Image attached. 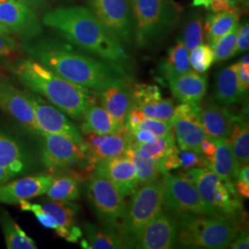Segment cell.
Returning a JSON list of instances; mask_svg holds the SVG:
<instances>
[{"mask_svg": "<svg viewBox=\"0 0 249 249\" xmlns=\"http://www.w3.org/2000/svg\"><path fill=\"white\" fill-rule=\"evenodd\" d=\"M22 49L66 80L95 92L121 82H131L127 71L115 63L80 53L72 46L49 39L26 41Z\"/></svg>", "mask_w": 249, "mask_h": 249, "instance_id": "6da1fadb", "label": "cell"}, {"mask_svg": "<svg viewBox=\"0 0 249 249\" xmlns=\"http://www.w3.org/2000/svg\"><path fill=\"white\" fill-rule=\"evenodd\" d=\"M45 26L58 31L71 43L101 59L130 70L131 60L123 44L112 36L88 8L62 7L46 12Z\"/></svg>", "mask_w": 249, "mask_h": 249, "instance_id": "7a4b0ae2", "label": "cell"}, {"mask_svg": "<svg viewBox=\"0 0 249 249\" xmlns=\"http://www.w3.org/2000/svg\"><path fill=\"white\" fill-rule=\"evenodd\" d=\"M9 70L27 89L75 121L80 122L87 107L96 102L95 91L64 79L34 58L9 65Z\"/></svg>", "mask_w": 249, "mask_h": 249, "instance_id": "3957f363", "label": "cell"}, {"mask_svg": "<svg viewBox=\"0 0 249 249\" xmlns=\"http://www.w3.org/2000/svg\"><path fill=\"white\" fill-rule=\"evenodd\" d=\"M178 221V244L187 249H226L243 228V220L223 215L184 216Z\"/></svg>", "mask_w": 249, "mask_h": 249, "instance_id": "277c9868", "label": "cell"}, {"mask_svg": "<svg viewBox=\"0 0 249 249\" xmlns=\"http://www.w3.org/2000/svg\"><path fill=\"white\" fill-rule=\"evenodd\" d=\"M131 195L130 201L125 204L124 216L118 228L125 249H134L146 225L162 211L164 180L142 185Z\"/></svg>", "mask_w": 249, "mask_h": 249, "instance_id": "5b68a950", "label": "cell"}, {"mask_svg": "<svg viewBox=\"0 0 249 249\" xmlns=\"http://www.w3.org/2000/svg\"><path fill=\"white\" fill-rule=\"evenodd\" d=\"M133 36L137 45L157 42L177 24L178 9L173 0H130Z\"/></svg>", "mask_w": 249, "mask_h": 249, "instance_id": "8992f818", "label": "cell"}, {"mask_svg": "<svg viewBox=\"0 0 249 249\" xmlns=\"http://www.w3.org/2000/svg\"><path fill=\"white\" fill-rule=\"evenodd\" d=\"M179 176L192 182L206 204L223 216L244 220L241 196L233 183L224 182L209 168L183 169Z\"/></svg>", "mask_w": 249, "mask_h": 249, "instance_id": "52a82bcc", "label": "cell"}, {"mask_svg": "<svg viewBox=\"0 0 249 249\" xmlns=\"http://www.w3.org/2000/svg\"><path fill=\"white\" fill-rule=\"evenodd\" d=\"M39 138L41 140L39 160L48 173L54 177L70 170L94 169L87 160L84 142L78 144L57 134L42 133Z\"/></svg>", "mask_w": 249, "mask_h": 249, "instance_id": "ba28073f", "label": "cell"}, {"mask_svg": "<svg viewBox=\"0 0 249 249\" xmlns=\"http://www.w3.org/2000/svg\"><path fill=\"white\" fill-rule=\"evenodd\" d=\"M162 210L176 217L221 215L205 203L195 185L181 176L165 175Z\"/></svg>", "mask_w": 249, "mask_h": 249, "instance_id": "9c48e42d", "label": "cell"}, {"mask_svg": "<svg viewBox=\"0 0 249 249\" xmlns=\"http://www.w3.org/2000/svg\"><path fill=\"white\" fill-rule=\"evenodd\" d=\"M92 212L105 226L118 231L125 210L124 196L110 181L91 175L85 187Z\"/></svg>", "mask_w": 249, "mask_h": 249, "instance_id": "30bf717a", "label": "cell"}, {"mask_svg": "<svg viewBox=\"0 0 249 249\" xmlns=\"http://www.w3.org/2000/svg\"><path fill=\"white\" fill-rule=\"evenodd\" d=\"M36 155L18 137L0 128V186L36 171Z\"/></svg>", "mask_w": 249, "mask_h": 249, "instance_id": "8fae6325", "label": "cell"}, {"mask_svg": "<svg viewBox=\"0 0 249 249\" xmlns=\"http://www.w3.org/2000/svg\"><path fill=\"white\" fill-rule=\"evenodd\" d=\"M89 9L107 31L123 45H130L133 18L130 0H88Z\"/></svg>", "mask_w": 249, "mask_h": 249, "instance_id": "7c38bea8", "label": "cell"}, {"mask_svg": "<svg viewBox=\"0 0 249 249\" xmlns=\"http://www.w3.org/2000/svg\"><path fill=\"white\" fill-rule=\"evenodd\" d=\"M26 92L42 133L61 135L74 142L83 144V134L63 112L35 92L29 89H26Z\"/></svg>", "mask_w": 249, "mask_h": 249, "instance_id": "4fadbf2b", "label": "cell"}, {"mask_svg": "<svg viewBox=\"0 0 249 249\" xmlns=\"http://www.w3.org/2000/svg\"><path fill=\"white\" fill-rule=\"evenodd\" d=\"M0 110L17 121L29 133L40 137L42 131L36 123L26 89H19L9 80L0 78Z\"/></svg>", "mask_w": 249, "mask_h": 249, "instance_id": "5bb4252c", "label": "cell"}, {"mask_svg": "<svg viewBox=\"0 0 249 249\" xmlns=\"http://www.w3.org/2000/svg\"><path fill=\"white\" fill-rule=\"evenodd\" d=\"M171 121L178 148L201 153L200 145L207 135L198 117V106L182 103L175 107Z\"/></svg>", "mask_w": 249, "mask_h": 249, "instance_id": "9a60e30c", "label": "cell"}, {"mask_svg": "<svg viewBox=\"0 0 249 249\" xmlns=\"http://www.w3.org/2000/svg\"><path fill=\"white\" fill-rule=\"evenodd\" d=\"M0 22L12 36L30 41L42 33L36 10L18 0L0 2Z\"/></svg>", "mask_w": 249, "mask_h": 249, "instance_id": "2e32d148", "label": "cell"}, {"mask_svg": "<svg viewBox=\"0 0 249 249\" xmlns=\"http://www.w3.org/2000/svg\"><path fill=\"white\" fill-rule=\"evenodd\" d=\"M178 219L162 210L143 229L134 249H174L178 245Z\"/></svg>", "mask_w": 249, "mask_h": 249, "instance_id": "e0dca14e", "label": "cell"}, {"mask_svg": "<svg viewBox=\"0 0 249 249\" xmlns=\"http://www.w3.org/2000/svg\"><path fill=\"white\" fill-rule=\"evenodd\" d=\"M92 175L110 181L124 197L131 195L140 186L136 166L124 153L100 161L95 165Z\"/></svg>", "mask_w": 249, "mask_h": 249, "instance_id": "ac0fdd59", "label": "cell"}, {"mask_svg": "<svg viewBox=\"0 0 249 249\" xmlns=\"http://www.w3.org/2000/svg\"><path fill=\"white\" fill-rule=\"evenodd\" d=\"M53 178L50 173H38L13 179L0 186V203L18 204L45 195Z\"/></svg>", "mask_w": 249, "mask_h": 249, "instance_id": "d6986e66", "label": "cell"}, {"mask_svg": "<svg viewBox=\"0 0 249 249\" xmlns=\"http://www.w3.org/2000/svg\"><path fill=\"white\" fill-rule=\"evenodd\" d=\"M82 134L87 160L94 167L102 160L124 154L130 144L127 129L124 133Z\"/></svg>", "mask_w": 249, "mask_h": 249, "instance_id": "ffe728a7", "label": "cell"}, {"mask_svg": "<svg viewBox=\"0 0 249 249\" xmlns=\"http://www.w3.org/2000/svg\"><path fill=\"white\" fill-rule=\"evenodd\" d=\"M241 116H234L228 108L212 100L198 105V117L207 136L229 139L233 126Z\"/></svg>", "mask_w": 249, "mask_h": 249, "instance_id": "44dd1931", "label": "cell"}, {"mask_svg": "<svg viewBox=\"0 0 249 249\" xmlns=\"http://www.w3.org/2000/svg\"><path fill=\"white\" fill-rule=\"evenodd\" d=\"M40 205L45 213L50 214L58 227L55 233L69 242L77 243L82 237V231L75 225L76 215L80 212V207L73 201L53 200L51 198L42 199Z\"/></svg>", "mask_w": 249, "mask_h": 249, "instance_id": "7402d4cb", "label": "cell"}, {"mask_svg": "<svg viewBox=\"0 0 249 249\" xmlns=\"http://www.w3.org/2000/svg\"><path fill=\"white\" fill-rule=\"evenodd\" d=\"M166 80L173 95L181 103L198 106L207 93L208 77L205 73L192 70Z\"/></svg>", "mask_w": 249, "mask_h": 249, "instance_id": "603a6c76", "label": "cell"}, {"mask_svg": "<svg viewBox=\"0 0 249 249\" xmlns=\"http://www.w3.org/2000/svg\"><path fill=\"white\" fill-rule=\"evenodd\" d=\"M102 107L112 116L116 124L124 126L126 116L132 107V89L130 82H121L95 92Z\"/></svg>", "mask_w": 249, "mask_h": 249, "instance_id": "cb8c5ba5", "label": "cell"}, {"mask_svg": "<svg viewBox=\"0 0 249 249\" xmlns=\"http://www.w3.org/2000/svg\"><path fill=\"white\" fill-rule=\"evenodd\" d=\"M92 171L86 168L70 170L55 176L51 186L46 191V196L53 200L74 201L80 196V183L88 180Z\"/></svg>", "mask_w": 249, "mask_h": 249, "instance_id": "d4e9b609", "label": "cell"}, {"mask_svg": "<svg viewBox=\"0 0 249 249\" xmlns=\"http://www.w3.org/2000/svg\"><path fill=\"white\" fill-rule=\"evenodd\" d=\"M216 151L209 160L208 168L212 170L224 182L234 183L237 178L239 163L234 158L229 139L214 138Z\"/></svg>", "mask_w": 249, "mask_h": 249, "instance_id": "484cf974", "label": "cell"}, {"mask_svg": "<svg viewBox=\"0 0 249 249\" xmlns=\"http://www.w3.org/2000/svg\"><path fill=\"white\" fill-rule=\"evenodd\" d=\"M236 73V63L218 72L215 86L214 99L224 107L238 104L245 98Z\"/></svg>", "mask_w": 249, "mask_h": 249, "instance_id": "4316f807", "label": "cell"}, {"mask_svg": "<svg viewBox=\"0 0 249 249\" xmlns=\"http://www.w3.org/2000/svg\"><path fill=\"white\" fill-rule=\"evenodd\" d=\"M80 125L81 132L95 134L124 133L125 126H120L107 113L103 107H100L96 102H93L87 107Z\"/></svg>", "mask_w": 249, "mask_h": 249, "instance_id": "83f0119b", "label": "cell"}, {"mask_svg": "<svg viewBox=\"0 0 249 249\" xmlns=\"http://www.w3.org/2000/svg\"><path fill=\"white\" fill-rule=\"evenodd\" d=\"M85 238H81V248L85 249H125L119 232L107 226L91 223L84 224Z\"/></svg>", "mask_w": 249, "mask_h": 249, "instance_id": "f1b7e54d", "label": "cell"}, {"mask_svg": "<svg viewBox=\"0 0 249 249\" xmlns=\"http://www.w3.org/2000/svg\"><path fill=\"white\" fill-rule=\"evenodd\" d=\"M240 16L241 10L238 7L208 14L205 19V37L212 48L221 37L231 31L234 24L238 22Z\"/></svg>", "mask_w": 249, "mask_h": 249, "instance_id": "f546056e", "label": "cell"}, {"mask_svg": "<svg viewBox=\"0 0 249 249\" xmlns=\"http://www.w3.org/2000/svg\"><path fill=\"white\" fill-rule=\"evenodd\" d=\"M209 160L202 153L190 150H181L175 147L169 155L160 162V173L165 176L169 172L178 168L187 169L191 167L208 168Z\"/></svg>", "mask_w": 249, "mask_h": 249, "instance_id": "4dcf8cb0", "label": "cell"}, {"mask_svg": "<svg viewBox=\"0 0 249 249\" xmlns=\"http://www.w3.org/2000/svg\"><path fill=\"white\" fill-rule=\"evenodd\" d=\"M0 227L8 249H36L33 238L27 235L6 210H0Z\"/></svg>", "mask_w": 249, "mask_h": 249, "instance_id": "1f68e13d", "label": "cell"}, {"mask_svg": "<svg viewBox=\"0 0 249 249\" xmlns=\"http://www.w3.org/2000/svg\"><path fill=\"white\" fill-rule=\"evenodd\" d=\"M160 70L165 80L192 71L189 62V50L181 41L170 49L167 57L160 65Z\"/></svg>", "mask_w": 249, "mask_h": 249, "instance_id": "d6a6232c", "label": "cell"}, {"mask_svg": "<svg viewBox=\"0 0 249 249\" xmlns=\"http://www.w3.org/2000/svg\"><path fill=\"white\" fill-rule=\"evenodd\" d=\"M231 150L234 158L240 166L249 164V128L248 117L245 114L240 116L235 123L229 137Z\"/></svg>", "mask_w": 249, "mask_h": 249, "instance_id": "836d02e7", "label": "cell"}, {"mask_svg": "<svg viewBox=\"0 0 249 249\" xmlns=\"http://www.w3.org/2000/svg\"><path fill=\"white\" fill-rule=\"evenodd\" d=\"M138 151L142 156L160 162L165 157H167L170 152L177 146L176 137L173 133L164 136L156 137L152 142L137 145H129Z\"/></svg>", "mask_w": 249, "mask_h": 249, "instance_id": "e575fe53", "label": "cell"}, {"mask_svg": "<svg viewBox=\"0 0 249 249\" xmlns=\"http://www.w3.org/2000/svg\"><path fill=\"white\" fill-rule=\"evenodd\" d=\"M124 154L132 160L136 166L140 185L150 184L158 180L161 175L160 162L143 157L131 146H128Z\"/></svg>", "mask_w": 249, "mask_h": 249, "instance_id": "d590c367", "label": "cell"}, {"mask_svg": "<svg viewBox=\"0 0 249 249\" xmlns=\"http://www.w3.org/2000/svg\"><path fill=\"white\" fill-rule=\"evenodd\" d=\"M175 104L168 99H160L153 100L142 106L137 107L136 109L142 111L143 115L147 117L155 118L159 120L171 121L174 116ZM135 108V107H134Z\"/></svg>", "mask_w": 249, "mask_h": 249, "instance_id": "8d00e7d4", "label": "cell"}, {"mask_svg": "<svg viewBox=\"0 0 249 249\" xmlns=\"http://www.w3.org/2000/svg\"><path fill=\"white\" fill-rule=\"evenodd\" d=\"M180 41L189 51L203 43V18L200 15L194 13L187 19Z\"/></svg>", "mask_w": 249, "mask_h": 249, "instance_id": "74e56055", "label": "cell"}, {"mask_svg": "<svg viewBox=\"0 0 249 249\" xmlns=\"http://www.w3.org/2000/svg\"><path fill=\"white\" fill-rule=\"evenodd\" d=\"M191 69L198 73H205L215 62L213 49L209 44H200L189 51Z\"/></svg>", "mask_w": 249, "mask_h": 249, "instance_id": "f35d334b", "label": "cell"}, {"mask_svg": "<svg viewBox=\"0 0 249 249\" xmlns=\"http://www.w3.org/2000/svg\"><path fill=\"white\" fill-rule=\"evenodd\" d=\"M239 22H236L226 35L221 37L214 45L215 62H223L228 58L234 56V49L236 45V36L239 29Z\"/></svg>", "mask_w": 249, "mask_h": 249, "instance_id": "ab89813d", "label": "cell"}, {"mask_svg": "<svg viewBox=\"0 0 249 249\" xmlns=\"http://www.w3.org/2000/svg\"><path fill=\"white\" fill-rule=\"evenodd\" d=\"M161 98L160 89L155 85L136 83L132 89V107L137 108L156 99Z\"/></svg>", "mask_w": 249, "mask_h": 249, "instance_id": "60d3db41", "label": "cell"}, {"mask_svg": "<svg viewBox=\"0 0 249 249\" xmlns=\"http://www.w3.org/2000/svg\"><path fill=\"white\" fill-rule=\"evenodd\" d=\"M134 129H147L157 137L174 132L172 121L159 120L145 116H143L141 122L137 124V126Z\"/></svg>", "mask_w": 249, "mask_h": 249, "instance_id": "b9f144b4", "label": "cell"}, {"mask_svg": "<svg viewBox=\"0 0 249 249\" xmlns=\"http://www.w3.org/2000/svg\"><path fill=\"white\" fill-rule=\"evenodd\" d=\"M18 205H19L21 211L32 212L33 213L35 214L36 219L38 220V222L41 223L42 225H44L46 228L53 229L54 231L57 229L58 225H57V223L55 222V220L53 219L50 214L45 213L41 205L32 204L28 200L22 201V202L18 203Z\"/></svg>", "mask_w": 249, "mask_h": 249, "instance_id": "7bdbcfd3", "label": "cell"}, {"mask_svg": "<svg viewBox=\"0 0 249 249\" xmlns=\"http://www.w3.org/2000/svg\"><path fill=\"white\" fill-rule=\"evenodd\" d=\"M20 45L12 36L0 34V58L13 55L18 53Z\"/></svg>", "mask_w": 249, "mask_h": 249, "instance_id": "ee69618b", "label": "cell"}, {"mask_svg": "<svg viewBox=\"0 0 249 249\" xmlns=\"http://www.w3.org/2000/svg\"><path fill=\"white\" fill-rule=\"evenodd\" d=\"M249 47V23L244 22L239 24L238 33L236 36V45L234 49V55L246 52Z\"/></svg>", "mask_w": 249, "mask_h": 249, "instance_id": "f6af8a7d", "label": "cell"}, {"mask_svg": "<svg viewBox=\"0 0 249 249\" xmlns=\"http://www.w3.org/2000/svg\"><path fill=\"white\" fill-rule=\"evenodd\" d=\"M236 73L242 91L244 93L248 92L249 88V64L236 63Z\"/></svg>", "mask_w": 249, "mask_h": 249, "instance_id": "bcb514c9", "label": "cell"}, {"mask_svg": "<svg viewBox=\"0 0 249 249\" xmlns=\"http://www.w3.org/2000/svg\"><path fill=\"white\" fill-rule=\"evenodd\" d=\"M245 1L246 0H211L209 9L213 12L225 11L238 7L242 2Z\"/></svg>", "mask_w": 249, "mask_h": 249, "instance_id": "7dc6e473", "label": "cell"}, {"mask_svg": "<svg viewBox=\"0 0 249 249\" xmlns=\"http://www.w3.org/2000/svg\"><path fill=\"white\" fill-rule=\"evenodd\" d=\"M229 247L232 249H249V236L248 230L241 228Z\"/></svg>", "mask_w": 249, "mask_h": 249, "instance_id": "c3c4849f", "label": "cell"}, {"mask_svg": "<svg viewBox=\"0 0 249 249\" xmlns=\"http://www.w3.org/2000/svg\"><path fill=\"white\" fill-rule=\"evenodd\" d=\"M215 151H216V143H215L214 138L207 136L200 145L201 153L208 158V160H210L213 156Z\"/></svg>", "mask_w": 249, "mask_h": 249, "instance_id": "681fc988", "label": "cell"}, {"mask_svg": "<svg viewBox=\"0 0 249 249\" xmlns=\"http://www.w3.org/2000/svg\"><path fill=\"white\" fill-rule=\"evenodd\" d=\"M235 190L237 191V193L241 196L245 197V198H249V184H247L241 180L236 179L233 183Z\"/></svg>", "mask_w": 249, "mask_h": 249, "instance_id": "f907efd6", "label": "cell"}, {"mask_svg": "<svg viewBox=\"0 0 249 249\" xmlns=\"http://www.w3.org/2000/svg\"><path fill=\"white\" fill-rule=\"evenodd\" d=\"M238 180H241L247 184H249V165L246 164L240 166V168L238 170V174H237V178Z\"/></svg>", "mask_w": 249, "mask_h": 249, "instance_id": "816d5d0a", "label": "cell"}, {"mask_svg": "<svg viewBox=\"0 0 249 249\" xmlns=\"http://www.w3.org/2000/svg\"><path fill=\"white\" fill-rule=\"evenodd\" d=\"M22 4L26 5L27 7L35 9L41 8L45 4V0H18Z\"/></svg>", "mask_w": 249, "mask_h": 249, "instance_id": "f5cc1de1", "label": "cell"}, {"mask_svg": "<svg viewBox=\"0 0 249 249\" xmlns=\"http://www.w3.org/2000/svg\"><path fill=\"white\" fill-rule=\"evenodd\" d=\"M211 4V0H193L192 6L193 7H204L205 9H209Z\"/></svg>", "mask_w": 249, "mask_h": 249, "instance_id": "db71d44e", "label": "cell"}, {"mask_svg": "<svg viewBox=\"0 0 249 249\" xmlns=\"http://www.w3.org/2000/svg\"><path fill=\"white\" fill-rule=\"evenodd\" d=\"M0 34H1V35H9V36H12V35L10 34V32H9V30H8L6 27L4 26L1 22H0Z\"/></svg>", "mask_w": 249, "mask_h": 249, "instance_id": "11a10c76", "label": "cell"}, {"mask_svg": "<svg viewBox=\"0 0 249 249\" xmlns=\"http://www.w3.org/2000/svg\"><path fill=\"white\" fill-rule=\"evenodd\" d=\"M239 62L243 63V64H249V53H246L242 59H241Z\"/></svg>", "mask_w": 249, "mask_h": 249, "instance_id": "9f6ffc18", "label": "cell"}]
</instances>
